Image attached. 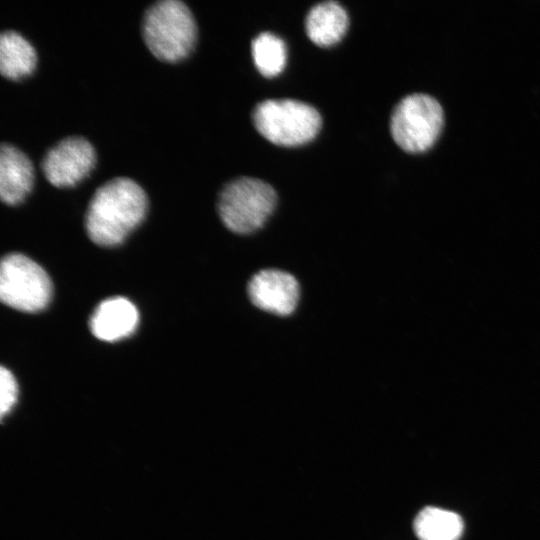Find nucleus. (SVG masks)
Returning a JSON list of instances; mask_svg holds the SVG:
<instances>
[{"mask_svg":"<svg viewBox=\"0 0 540 540\" xmlns=\"http://www.w3.org/2000/svg\"><path fill=\"white\" fill-rule=\"evenodd\" d=\"M147 210V194L135 180L111 178L89 200L84 221L87 235L100 246L118 245L144 220Z\"/></svg>","mask_w":540,"mask_h":540,"instance_id":"f257e3e1","label":"nucleus"},{"mask_svg":"<svg viewBox=\"0 0 540 540\" xmlns=\"http://www.w3.org/2000/svg\"><path fill=\"white\" fill-rule=\"evenodd\" d=\"M141 33L149 52L159 61L187 58L197 41V25L190 8L180 0H160L144 12Z\"/></svg>","mask_w":540,"mask_h":540,"instance_id":"f03ea898","label":"nucleus"},{"mask_svg":"<svg viewBox=\"0 0 540 540\" xmlns=\"http://www.w3.org/2000/svg\"><path fill=\"white\" fill-rule=\"evenodd\" d=\"M276 203L277 195L270 184L257 178L240 177L221 189L217 211L227 229L245 235L263 227Z\"/></svg>","mask_w":540,"mask_h":540,"instance_id":"7ed1b4c3","label":"nucleus"},{"mask_svg":"<svg viewBox=\"0 0 540 540\" xmlns=\"http://www.w3.org/2000/svg\"><path fill=\"white\" fill-rule=\"evenodd\" d=\"M256 130L271 143L297 147L309 143L321 128V116L311 105L294 99H269L252 112Z\"/></svg>","mask_w":540,"mask_h":540,"instance_id":"20e7f679","label":"nucleus"},{"mask_svg":"<svg viewBox=\"0 0 540 540\" xmlns=\"http://www.w3.org/2000/svg\"><path fill=\"white\" fill-rule=\"evenodd\" d=\"M444 123L440 103L424 93L405 96L395 106L390 131L396 144L410 153L428 150L437 140Z\"/></svg>","mask_w":540,"mask_h":540,"instance_id":"39448f33","label":"nucleus"},{"mask_svg":"<svg viewBox=\"0 0 540 540\" xmlns=\"http://www.w3.org/2000/svg\"><path fill=\"white\" fill-rule=\"evenodd\" d=\"M52 284L45 270L25 255H6L0 269V298L24 312L43 310L50 302Z\"/></svg>","mask_w":540,"mask_h":540,"instance_id":"423d86ee","label":"nucleus"},{"mask_svg":"<svg viewBox=\"0 0 540 540\" xmlns=\"http://www.w3.org/2000/svg\"><path fill=\"white\" fill-rule=\"evenodd\" d=\"M96 162L92 143L82 136H67L43 155L41 170L46 181L56 188H70L84 180Z\"/></svg>","mask_w":540,"mask_h":540,"instance_id":"0eeeda50","label":"nucleus"},{"mask_svg":"<svg viewBox=\"0 0 540 540\" xmlns=\"http://www.w3.org/2000/svg\"><path fill=\"white\" fill-rule=\"evenodd\" d=\"M247 292L254 306L277 316L292 314L300 298L297 279L279 269H264L254 274L248 282Z\"/></svg>","mask_w":540,"mask_h":540,"instance_id":"6e6552de","label":"nucleus"},{"mask_svg":"<svg viewBox=\"0 0 540 540\" xmlns=\"http://www.w3.org/2000/svg\"><path fill=\"white\" fill-rule=\"evenodd\" d=\"M34 184V168L30 158L11 143L0 146V198L15 206L24 201Z\"/></svg>","mask_w":540,"mask_h":540,"instance_id":"1a4fd4ad","label":"nucleus"},{"mask_svg":"<svg viewBox=\"0 0 540 540\" xmlns=\"http://www.w3.org/2000/svg\"><path fill=\"white\" fill-rule=\"evenodd\" d=\"M138 322L135 305L126 298L114 297L98 305L91 316L90 329L96 338L113 342L130 336Z\"/></svg>","mask_w":540,"mask_h":540,"instance_id":"9d476101","label":"nucleus"},{"mask_svg":"<svg viewBox=\"0 0 540 540\" xmlns=\"http://www.w3.org/2000/svg\"><path fill=\"white\" fill-rule=\"evenodd\" d=\"M348 26L346 10L335 1H325L313 6L305 19L307 36L321 47L338 43L346 34Z\"/></svg>","mask_w":540,"mask_h":540,"instance_id":"9b49d317","label":"nucleus"},{"mask_svg":"<svg viewBox=\"0 0 540 540\" xmlns=\"http://www.w3.org/2000/svg\"><path fill=\"white\" fill-rule=\"evenodd\" d=\"M37 65L33 45L19 32L4 30L0 34V73L17 81L30 76Z\"/></svg>","mask_w":540,"mask_h":540,"instance_id":"f8f14e48","label":"nucleus"},{"mask_svg":"<svg viewBox=\"0 0 540 540\" xmlns=\"http://www.w3.org/2000/svg\"><path fill=\"white\" fill-rule=\"evenodd\" d=\"M413 529L419 540H459L464 521L456 512L425 506L416 515Z\"/></svg>","mask_w":540,"mask_h":540,"instance_id":"ddd939ff","label":"nucleus"},{"mask_svg":"<svg viewBox=\"0 0 540 540\" xmlns=\"http://www.w3.org/2000/svg\"><path fill=\"white\" fill-rule=\"evenodd\" d=\"M251 52L257 70L267 78L279 75L285 68L286 45L273 33L263 32L253 39Z\"/></svg>","mask_w":540,"mask_h":540,"instance_id":"4468645a","label":"nucleus"},{"mask_svg":"<svg viewBox=\"0 0 540 540\" xmlns=\"http://www.w3.org/2000/svg\"><path fill=\"white\" fill-rule=\"evenodd\" d=\"M17 382L10 370L1 367L0 370V412L1 418L13 409L17 401Z\"/></svg>","mask_w":540,"mask_h":540,"instance_id":"2eb2a0df","label":"nucleus"}]
</instances>
